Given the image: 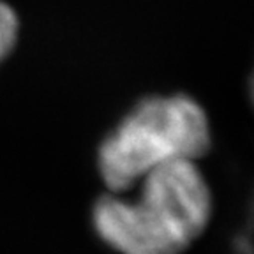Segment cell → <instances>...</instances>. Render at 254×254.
Instances as JSON below:
<instances>
[{
  "label": "cell",
  "mask_w": 254,
  "mask_h": 254,
  "mask_svg": "<svg viewBox=\"0 0 254 254\" xmlns=\"http://www.w3.org/2000/svg\"><path fill=\"white\" fill-rule=\"evenodd\" d=\"M138 194L101 196L94 228L119 254H184L208 228L212 190L198 163L179 161L145 175Z\"/></svg>",
  "instance_id": "1"
},
{
  "label": "cell",
  "mask_w": 254,
  "mask_h": 254,
  "mask_svg": "<svg viewBox=\"0 0 254 254\" xmlns=\"http://www.w3.org/2000/svg\"><path fill=\"white\" fill-rule=\"evenodd\" d=\"M210 147V122L198 101L186 94L152 95L139 101L104 138L97 166L111 194H124L161 166L198 163Z\"/></svg>",
  "instance_id": "2"
},
{
  "label": "cell",
  "mask_w": 254,
  "mask_h": 254,
  "mask_svg": "<svg viewBox=\"0 0 254 254\" xmlns=\"http://www.w3.org/2000/svg\"><path fill=\"white\" fill-rule=\"evenodd\" d=\"M18 30H20V25H18L16 12L7 4L0 2V64L14 50Z\"/></svg>",
  "instance_id": "3"
}]
</instances>
